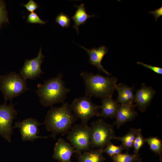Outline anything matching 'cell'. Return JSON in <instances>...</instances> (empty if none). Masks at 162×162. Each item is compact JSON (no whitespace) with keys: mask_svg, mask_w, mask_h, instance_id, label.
<instances>
[{"mask_svg":"<svg viewBox=\"0 0 162 162\" xmlns=\"http://www.w3.org/2000/svg\"><path fill=\"white\" fill-rule=\"evenodd\" d=\"M74 7L77 8V10L75 14L71 17V18L74 22L73 28L76 29L78 34L79 32L78 30L79 26L82 24L84 25L87 20L90 17H94L96 16L94 14L90 15L87 14L84 3L79 5H75Z\"/></svg>","mask_w":162,"mask_h":162,"instance_id":"cell-17","label":"cell"},{"mask_svg":"<svg viewBox=\"0 0 162 162\" xmlns=\"http://www.w3.org/2000/svg\"><path fill=\"white\" fill-rule=\"evenodd\" d=\"M141 88L137 90L134 96L133 102L141 111L144 112L156 93L152 87L146 86L144 83L141 84Z\"/></svg>","mask_w":162,"mask_h":162,"instance_id":"cell-12","label":"cell"},{"mask_svg":"<svg viewBox=\"0 0 162 162\" xmlns=\"http://www.w3.org/2000/svg\"><path fill=\"white\" fill-rule=\"evenodd\" d=\"M137 130L138 129L131 128L129 131L124 136L122 137L115 136L113 139L121 141L122 145L125 149L128 150L133 146Z\"/></svg>","mask_w":162,"mask_h":162,"instance_id":"cell-19","label":"cell"},{"mask_svg":"<svg viewBox=\"0 0 162 162\" xmlns=\"http://www.w3.org/2000/svg\"><path fill=\"white\" fill-rule=\"evenodd\" d=\"M137 63L138 64L142 65L144 67L151 70L156 73L160 74H162V69L160 68L153 66L149 64H146L141 62H138Z\"/></svg>","mask_w":162,"mask_h":162,"instance_id":"cell-28","label":"cell"},{"mask_svg":"<svg viewBox=\"0 0 162 162\" xmlns=\"http://www.w3.org/2000/svg\"><path fill=\"white\" fill-rule=\"evenodd\" d=\"M78 119L72 111L68 103L60 107H53L47 112L44 124L46 130L55 138L58 134L63 136L69 131Z\"/></svg>","mask_w":162,"mask_h":162,"instance_id":"cell-1","label":"cell"},{"mask_svg":"<svg viewBox=\"0 0 162 162\" xmlns=\"http://www.w3.org/2000/svg\"><path fill=\"white\" fill-rule=\"evenodd\" d=\"M115 90L118 93L116 101L118 103L121 104H133L134 96V87H129L121 83L116 85Z\"/></svg>","mask_w":162,"mask_h":162,"instance_id":"cell-16","label":"cell"},{"mask_svg":"<svg viewBox=\"0 0 162 162\" xmlns=\"http://www.w3.org/2000/svg\"><path fill=\"white\" fill-rule=\"evenodd\" d=\"M74 153L75 151L73 146L62 138H60L55 144L52 157L59 162H72L71 157Z\"/></svg>","mask_w":162,"mask_h":162,"instance_id":"cell-11","label":"cell"},{"mask_svg":"<svg viewBox=\"0 0 162 162\" xmlns=\"http://www.w3.org/2000/svg\"><path fill=\"white\" fill-rule=\"evenodd\" d=\"M63 77V74L60 73L55 77L44 80V84L38 85L35 91L42 105L52 107L54 104L64 103L70 90L65 87Z\"/></svg>","mask_w":162,"mask_h":162,"instance_id":"cell-2","label":"cell"},{"mask_svg":"<svg viewBox=\"0 0 162 162\" xmlns=\"http://www.w3.org/2000/svg\"><path fill=\"white\" fill-rule=\"evenodd\" d=\"M80 75L84 81L86 96L102 98L113 95L118 80L115 76H105L86 71L82 72Z\"/></svg>","mask_w":162,"mask_h":162,"instance_id":"cell-3","label":"cell"},{"mask_svg":"<svg viewBox=\"0 0 162 162\" xmlns=\"http://www.w3.org/2000/svg\"><path fill=\"white\" fill-rule=\"evenodd\" d=\"M43 124L39 122L36 119L28 118L22 121L15 122L13 128L19 129L22 140L33 141L38 138L46 139L49 137L38 136L40 133L39 127Z\"/></svg>","mask_w":162,"mask_h":162,"instance_id":"cell-9","label":"cell"},{"mask_svg":"<svg viewBox=\"0 0 162 162\" xmlns=\"http://www.w3.org/2000/svg\"><path fill=\"white\" fill-rule=\"evenodd\" d=\"M90 127L87 124H76L68 133L67 139L79 154L90 150Z\"/></svg>","mask_w":162,"mask_h":162,"instance_id":"cell-7","label":"cell"},{"mask_svg":"<svg viewBox=\"0 0 162 162\" xmlns=\"http://www.w3.org/2000/svg\"><path fill=\"white\" fill-rule=\"evenodd\" d=\"M90 127V147L92 148L103 149L115 136L112 125L102 119L93 122Z\"/></svg>","mask_w":162,"mask_h":162,"instance_id":"cell-5","label":"cell"},{"mask_svg":"<svg viewBox=\"0 0 162 162\" xmlns=\"http://www.w3.org/2000/svg\"><path fill=\"white\" fill-rule=\"evenodd\" d=\"M77 44L86 51L89 56V62L91 64L96 67L99 71H101L108 75H111L104 68L101 63L104 56L108 51L105 46L102 45L97 48L93 47L89 49Z\"/></svg>","mask_w":162,"mask_h":162,"instance_id":"cell-13","label":"cell"},{"mask_svg":"<svg viewBox=\"0 0 162 162\" xmlns=\"http://www.w3.org/2000/svg\"><path fill=\"white\" fill-rule=\"evenodd\" d=\"M44 57L40 47L36 57L30 60H26L20 74L25 80L28 79H35L44 73L41 69V65Z\"/></svg>","mask_w":162,"mask_h":162,"instance_id":"cell-10","label":"cell"},{"mask_svg":"<svg viewBox=\"0 0 162 162\" xmlns=\"http://www.w3.org/2000/svg\"><path fill=\"white\" fill-rule=\"evenodd\" d=\"M139 155L121 153L112 156L113 162H135L138 159Z\"/></svg>","mask_w":162,"mask_h":162,"instance_id":"cell-21","label":"cell"},{"mask_svg":"<svg viewBox=\"0 0 162 162\" xmlns=\"http://www.w3.org/2000/svg\"><path fill=\"white\" fill-rule=\"evenodd\" d=\"M91 97L84 96L74 99L70 104L72 111L81 124H87L89 120L94 116H99L100 106L93 103Z\"/></svg>","mask_w":162,"mask_h":162,"instance_id":"cell-6","label":"cell"},{"mask_svg":"<svg viewBox=\"0 0 162 162\" xmlns=\"http://www.w3.org/2000/svg\"><path fill=\"white\" fill-rule=\"evenodd\" d=\"M135 162H141V160L139 158Z\"/></svg>","mask_w":162,"mask_h":162,"instance_id":"cell-30","label":"cell"},{"mask_svg":"<svg viewBox=\"0 0 162 162\" xmlns=\"http://www.w3.org/2000/svg\"><path fill=\"white\" fill-rule=\"evenodd\" d=\"M23 6L28 11L31 13L34 12L39 6L38 4L33 0H29L27 4H23Z\"/></svg>","mask_w":162,"mask_h":162,"instance_id":"cell-27","label":"cell"},{"mask_svg":"<svg viewBox=\"0 0 162 162\" xmlns=\"http://www.w3.org/2000/svg\"><path fill=\"white\" fill-rule=\"evenodd\" d=\"M28 89L26 80L20 74L12 72L0 76V90L4 95V104Z\"/></svg>","mask_w":162,"mask_h":162,"instance_id":"cell-4","label":"cell"},{"mask_svg":"<svg viewBox=\"0 0 162 162\" xmlns=\"http://www.w3.org/2000/svg\"><path fill=\"white\" fill-rule=\"evenodd\" d=\"M149 13L154 15L155 21H157L158 18L162 15V7L154 11H150Z\"/></svg>","mask_w":162,"mask_h":162,"instance_id":"cell-29","label":"cell"},{"mask_svg":"<svg viewBox=\"0 0 162 162\" xmlns=\"http://www.w3.org/2000/svg\"><path fill=\"white\" fill-rule=\"evenodd\" d=\"M103 153L102 149L90 150L78 154L77 157L79 162H103Z\"/></svg>","mask_w":162,"mask_h":162,"instance_id":"cell-18","label":"cell"},{"mask_svg":"<svg viewBox=\"0 0 162 162\" xmlns=\"http://www.w3.org/2000/svg\"><path fill=\"white\" fill-rule=\"evenodd\" d=\"M27 22L31 23H38L40 24H45L46 22L42 20L38 15L34 12L29 14L27 19Z\"/></svg>","mask_w":162,"mask_h":162,"instance_id":"cell-26","label":"cell"},{"mask_svg":"<svg viewBox=\"0 0 162 162\" xmlns=\"http://www.w3.org/2000/svg\"><path fill=\"white\" fill-rule=\"evenodd\" d=\"M136 106L133 104L120 105L115 116V124L118 128L127 122L131 121L138 115L137 112L134 110Z\"/></svg>","mask_w":162,"mask_h":162,"instance_id":"cell-14","label":"cell"},{"mask_svg":"<svg viewBox=\"0 0 162 162\" xmlns=\"http://www.w3.org/2000/svg\"><path fill=\"white\" fill-rule=\"evenodd\" d=\"M145 142L149 145L150 149L153 152L158 154L161 160L162 153V141L157 137H150L145 138Z\"/></svg>","mask_w":162,"mask_h":162,"instance_id":"cell-20","label":"cell"},{"mask_svg":"<svg viewBox=\"0 0 162 162\" xmlns=\"http://www.w3.org/2000/svg\"><path fill=\"white\" fill-rule=\"evenodd\" d=\"M125 148L121 145L119 146L114 145L111 142L102 149L103 153H105L112 157V156L120 153Z\"/></svg>","mask_w":162,"mask_h":162,"instance_id":"cell-22","label":"cell"},{"mask_svg":"<svg viewBox=\"0 0 162 162\" xmlns=\"http://www.w3.org/2000/svg\"><path fill=\"white\" fill-rule=\"evenodd\" d=\"M17 114L12 102L9 105H0V135L9 142L13 133L12 123Z\"/></svg>","mask_w":162,"mask_h":162,"instance_id":"cell-8","label":"cell"},{"mask_svg":"<svg viewBox=\"0 0 162 162\" xmlns=\"http://www.w3.org/2000/svg\"><path fill=\"white\" fill-rule=\"evenodd\" d=\"M55 20L56 22L63 28H68L70 26V19L68 15L63 12H61L57 16Z\"/></svg>","mask_w":162,"mask_h":162,"instance_id":"cell-24","label":"cell"},{"mask_svg":"<svg viewBox=\"0 0 162 162\" xmlns=\"http://www.w3.org/2000/svg\"><path fill=\"white\" fill-rule=\"evenodd\" d=\"M145 142L144 138L142 134L141 130L138 129L137 133L134 142V154L139 155V151Z\"/></svg>","mask_w":162,"mask_h":162,"instance_id":"cell-23","label":"cell"},{"mask_svg":"<svg viewBox=\"0 0 162 162\" xmlns=\"http://www.w3.org/2000/svg\"><path fill=\"white\" fill-rule=\"evenodd\" d=\"M101 110L99 116L104 118L115 117L120 105L114 100L112 96H107L102 98Z\"/></svg>","mask_w":162,"mask_h":162,"instance_id":"cell-15","label":"cell"},{"mask_svg":"<svg viewBox=\"0 0 162 162\" xmlns=\"http://www.w3.org/2000/svg\"><path fill=\"white\" fill-rule=\"evenodd\" d=\"M4 1L0 0V27L4 24L9 23L8 14Z\"/></svg>","mask_w":162,"mask_h":162,"instance_id":"cell-25","label":"cell"}]
</instances>
